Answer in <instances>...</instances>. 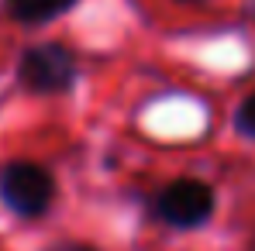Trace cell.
I'll return each instance as SVG.
<instances>
[{
  "label": "cell",
  "instance_id": "3957f363",
  "mask_svg": "<svg viewBox=\"0 0 255 251\" xmlns=\"http://www.w3.org/2000/svg\"><path fill=\"white\" fill-rule=\"evenodd\" d=\"M214 189L204 179H176L169 186L159 189L155 196V213L162 224L176 231H197L214 217Z\"/></svg>",
  "mask_w": 255,
  "mask_h": 251
},
{
  "label": "cell",
  "instance_id": "7a4b0ae2",
  "mask_svg": "<svg viewBox=\"0 0 255 251\" xmlns=\"http://www.w3.org/2000/svg\"><path fill=\"white\" fill-rule=\"evenodd\" d=\"M0 200L17 217H42L55 203V179L38 162H7L0 168Z\"/></svg>",
  "mask_w": 255,
  "mask_h": 251
},
{
  "label": "cell",
  "instance_id": "277c9868",
  "mask_svg": "<svg viewBox=\"0 0 255 251\" xmlns=\"http://www.w3.org/2000/svg\"><path fill=\"white\" fill-rule=\"evenodd\" d=\"M76 0H0L3 14L10 21H21V24H45V21H55L62 14L73 10Z\"/></svg>",
  "mask_w": 255,
  "mask_h": 251
},
{
  "label": "cell",
  "instance_id": "52a82bcc",
  "mask_svg": "<svg viewBox=\"0 0 255 251\" xmlns=\"http://www.w3.org/2000/svg\"><path fill=\"white\" fill-rule=\"evenodd\" d=\"M179 3H207V0H179Z\"/></svg>",
  "mask_w": 255,
  "mask_h": 251
},
{
  "label": "cell",
  "instance_id": "5b68a950",
  "mask_svg": "<svg viewBox=\"0 0 255 251\" xmlns=\"http://www.w3.org/2000/svg\"><path fill=\"white\" fill-rule=\"evenodd\" d=\"M235 131H238L242 138L255 141V89L238 103V110H235Z\"/></svg>",
  "mask_w": 255,
  "mask_h": 251
},
{
  "label": "cell",
  "instance_id": "6da1fadb",
  "mask_svg": "<svg viewBox=\"0 0 255 251\" xmlns=\"http://www.w3.org/2000/svg\"><path fill=\"white\" fill-rule=\"evenodd\" d=\"M76 80H80V66H76V55L66 45H55V42L31 45L17 59V83L28 93H42V96L69 93Z\"/></svg>",
  "mask_w": 255,
  "mask_h": 251
},
{
  "label": "cell",
  "instance_id": "8992f818",
  "mask_svg": "<svg viewBox=\"0 0 255 251\" xmlns=\"http://www.w3.org/2000/svg\"><path fill=\"white\" fill-rule=\"evenodd\" d=\"M48 251H97L90 245H59V248H48Z\"/></svg>",
  "mask_w": 255,
  "mask_h": 251
}]
</instances>
